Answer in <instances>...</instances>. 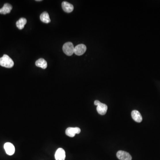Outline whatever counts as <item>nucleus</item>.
Wrapping results in <instances>:
<instances>
[{"mask_svg": "<svg viewBox=\"0 0 160 160\" xmlns=\"http://www.w3.org/2000/svg\"><path fill=\"white\" fill-rule=\"evenodd\" d=\"M100 101H98V100H96V101H95L94 102V104L95 106H98V104L100 103Z\"/></svg>", "mask_w": 160, "mask_h": 160, "instance_id": "obj_15", "label": "nucleus"}, {"mask_svg": "<svg viewBox=\"0 0 160 160\" xmlns=\"http://www.w3.org/2000/svg\"><path fill=\"white\" fill-rule=\"evenodd\" d=\"M27 23V20L24 18H21L16 22V26L19 29H22Z\"/></svg>", "mask_w": 160, "mask_h": 160, "instance_id": "obj_14", "label": "nucleus"}, {"mask_svg": "<svg viewBox=\"0 0 160 160\" xmlns=\"http://www.w3.org/2000/svg\"><path fill=\"white\" fill-rule=\"evenodd\" d=\"M13 7L10 4L5 3L1 9H0V14H9L11 12Z\"/></svg>", "mask_w": 160, "mask_h": 160, "instance_id": "obj_11", "label": "nucleus"}, {"mask_svg": "<svg viewBox=\"0 0 160 160\" xmlns=\"http://www.w3.org/2000/svg\"><path fill=\"white\" fill-rule=\"evenodd\" d=\"M4 147L6 153L9 155H13L15 151V147L11 143L7 142L5 143Z\"/></svg>", "mask_w": 160, "mask_h": 160, "instance_id": "obj_7", "label": "nucleus"}, {"mask_svg": "<svg viewBox=\"0 0 160 160\" xmlns=\"http://www.w3.org/2000/svg\"><path fill=\"white\" fill-rule=\"evenodd\" d=\"M0 66L7 68H11L14 66V62L8 55L5 54L0 58Z\"/></svg>", "mask_w": 160, "mask_h": 160, "instance_id": "obj_1", "label": "nucleus"}, {"mask_svg": "<svg viewBox=\"0 0 160 160\" xmlns=\"http://www.w3.org/2000/svg\"><path fill=\"white\" fill-rule=\"evenodd\" d=\"M40 19L41 22L45 23H49L51 22L48 13L46 12H44L40 15Z\"/></svg>", "mask_w": 160, "mask_h": 160, "instance_id": "obj_13", "label": "nucleus"}, {"mask_svg": "<svg viewBox=\"0 0 160 160\" xmlns=\"http://www.w3.org/2000/svg\"><path fill=\"white\" fill-rule=\"evenodd\" d=\"M86 50V47L84 44H79L74 47V54L78 56L83 55Z\"/></svg>", "mask_w": 160, "mask_h": 160, "instance_id": "obj_5", "label": "nucleus"}, {"mask_svg": "<svg viewBox=\"0 0 160 160\" xmlns=\"http://www.w3.org/2000/svg\"><path fill=\"white\" fill-rule=\"evenodd\" d=\"M63 51L67 56H71L74 52V47L73 44L71 42L65 43L63 46Z\"/></svg>", "mask_w": 160, "mask_h": 160, "instance_id": "obj_2", "label": "nucleus"}, {"mask_svg": "<svg viewBox=\"0 0 160 160\" xmlns=\"http://www.w3.org/2000/svg\"><path fill=\"white\" fill-rule=\"evenodd\" d=\"M36 1H41V0H37Z\"/></svg>", "mask_w": 160, "mask_h": 160, "instance_id": "obj_16", "label": "nucleus"}, {"mask_svg": "<svg viewBox=\"0 0 160 160\" xmlns=\"http://www.w3.org/2000/svg\"><path fill=\"white\" fill-rule=\"evenodd\" d=\"M117 157L120 160H132L131 155L124 151H120L117 153Z\"/></svg>", "mask_w": 160, "mask_h": 160, "instance_id": "obj_4", "label": "nucleus"}, {"mask_svg": "<svg viewBox=\"0 0 160 160\" xmlns=\"http://www.w3.org/2000/svg\"><path fill=\"white\" fill-rule=\"evenodd\" d=\"M80 132L81 129L78 127H68L66 130V135L71 138H73L75 136L76 134H79Z\"/></svg>", "mask_w": 160, "mask_h": 160, "instance_id": "obj_3", "label": "nucleus"}, {"mask_svg": "<svg viewBox=\"0 0 160 160\" xmlns=\"http://www.w3.org/2000/svg\"><path fill=\"white\" fill-rule=\"evenodd\" d=\"M62 8L64 12L68 13L72 12L74 9L73 5L66 1H63L62 3Z\"/></svg>", "mask_w": 160, "mask_h": 160, "instance_id": "obj_9", "label": "nucleus"}, {"mask_svg": "<svg viewBox=\"0 0 160 160\" xmlns=\"http://www.w3.org/2000/svg\"><path fill=\"white\" fill-rule=\"evenodd\" d=\"M131 116L133 119L138 123H140L142 121V117L139 112L134 110L131 113Z\"/></svg>", "mask_w": 160, "mask_h": 160, "instance_id": "obj_10", "label": "nucleus"}, {"mask_svg": "<svg viewBox=\"0 0 160 160\" xmlns=\"http://www.w3.org/2000/svg\"><path fill=\"white\" fill-rule=\"evenodd\" d=\"M36 66L41 68L43 69H45L47 67V63L44 59L40 58L36 62Z\"/></svg>", "mask_w": 160, "mask_h": 160, "instance_id": "obj_12", "label": "nucleus"}, {"mask_svg": "<svg viewBox=\"0 0 160 160\" xmlns=\"http://www.w3.org/2000/svg\"><path fill=\"white\" fill-rule=\"evenodd\" d=\"M66 157V152L64 149L61 148H58L55 154L56 160H64Z\"/></svg>", "mask_w": 160, "mask_h": 160, "instance_id": "obj_6", "label": "nucleus"}, {"mask_svg": "<svg viewBox=\"0 0 160 160\" xmlns=\"http://www.w3.org/2000/svg\"><path fill=\"white\" fill-rule=\"evenodd\" d=\"M108 106L105 104L102 103L101 102L97 106V111L98 113L102 115H104L106 113Z\"/></svg>", "mask_w": 160, "mask_h": 160, "instance_id": "obj_8", "label": "nucleus"}]
</instances>
